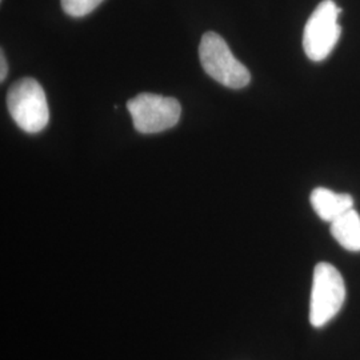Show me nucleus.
<instances>
[{"instance_id":"7ed1b4c3","label":"nucleus","mask_w":360,"mask_h":360,"mask_svg":"<svg viewBox=\"0 0 360 360\" xmlns=\"http://www.w3.org/2000/svg\"><path fill=\"white\" fill-rule=\"evenodd\" d=\"M346 300V284L333 264L322 262L314 270L309 323L319 328L330 322Z\"/></svg>"},{"instance_id":"1a4fd4ad","label":"nucleus","mask_w":360,"mask_h":360,"mask_svg":"<svg viewBox=\"0 0 360 360\" xmlns=\"http://www.w3.org/2000/svg\"><path fill=\"white\" fill-rule=\"evenodd\" d=\"M7 71H8V65L6 62V56L4 52L0 53V82H4V79L7 77Z\"/></svg>"},{"instance_id":"39448f33","label":"nucleus","mask_w":360,"mask_h":360,"mask_svg":"<svg viewBox=\"0 0 360 360\" xmlns=\"http://www.w3.org/2000/svg\"><path fill=\"white\" fill-rule=\"evenodd\" d=\"M339 13L340 8L333 0H324L309 16L303 34V49L311 60L321 62L334 50L340 37Z\"/></svg>"},{"instance_id":"0eeeda50","label":"nucleus","mask_w":360,"mask_h":360,"mask_svg":"<svg viewBox=\"0 0 360 360\" xmlns=\"http://www.w3.org/2000/svg\"><path fill=\"white\" fill-rule=\"evenodd\" d=\"M331 233L335 240L352 252L360 251V215L351 208L331 223Z\"/></svg>"},{"instance_id":"6e6552de","label":"nucleus","mask_w":360,"mask_h":360,"mask_svg":"<svg viewBox=\"0 0 360 360\" xmlns=\"http://www.w3.org/2000/svg\"><path fill=\"white\" fill-rule=\"evenodd\" d=\"M63 11L74 18H83L92 13L103 0H60Z\"/></svg>"},{"instance_id":"f257e3e1","label":"nucleus","mask_w":360,"mask_h":360,"mask_svg":"<svg viewBox=\"0 0 360 360\" xmlns=\"http://www.w3.org/2000/svg\"><path fill=\"white\" fill-rule=\"evenodd\" d=\"M7 107L13 122L28 134H38L49 124L50 110L46 92L32 77L13 83L7 94Z\"/></svg>"},{"instance_id":"f03ea898","label":"nucleus","mask_w":360,"mask_h":360,"mask_svg":"<svg viewBox=\"0 0 360 360\" xmlns=\"http://www.w3.org/2000/svg\"><path fill=\"white\" fill-rule=\"evenodd\" d=\"M200 63L206 74L218 83L240 90L248 86L251 75L250 71L242 65L232 53L226 40L215 32H206L199 46Z\"/></svg>"},{"instance_id":"423d86ee","label":"nucleus","mask_w":360,"mask_h":360,"mask_svg":"<svg viewBox=\"0 0 360 360\" xmlns=\"http://www.w3.org/2000/svg\"><path fill=\"white\" fill-rule=\"evenodd\" d=\"M309 200L318 217L330 223L354 208V199L351 195L334 193L322 187L312 191Z\"/></svg>"},{"instance_id":"20e7f679","label":"nucleus","mask_w":360,"mask_h":360,"mask_svg":"<svg viewBox=\"0 0 360 360\" xmlns=\"http://www.w3.org/2000/svg\"><path fill=\"white\" fill-rule=\"evenodd\" d=\"M134 127L141 134H158L178 124L181 107L174 98L144 92L127 103Z\"/></svg>"}]
</instances>
